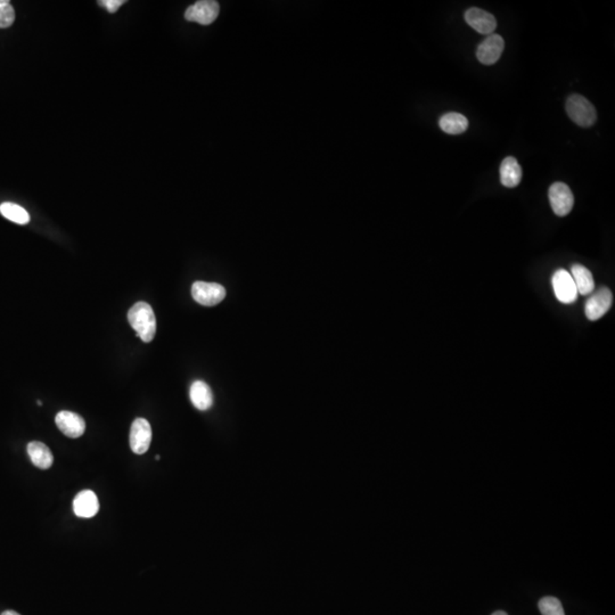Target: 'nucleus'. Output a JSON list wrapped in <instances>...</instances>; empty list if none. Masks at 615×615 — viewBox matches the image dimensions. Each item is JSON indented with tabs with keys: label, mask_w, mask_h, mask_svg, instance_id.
I'll use <instances>...</instances> for the list:
<instances>
[{
	"label": "nucleus",
	"mask_w": 615,
	"mask_h": 615,
	"mask_svg": "<svg viewBox=\"0 0 615 615\" xmlns=\"http://www.w3.org/2000/svg\"><path fill=\"white\" fill-rule=\"evenodd\" d=\"M492 615H509L507 613L504 612V611H497V612H494Z\"/></svg>",
	"instance_id": "5701e85b"
},
{
	"label": "nucleus",
	"mask_w": 615,
	"mask_h": 615,
	"mask_svg": "<svg viewBox=\"0 0 615 615\" xmlns=\"http://www.w3.org/2000/svg\"><path fill=\"white\" fill-rule=\"evenodd\" d=\"M565 107L570 118L580 127H592L597 120V112L594 105L583 96H570Z\"/></svg>",
	"instance_id": "f03ea898"
},
{
	"label": "nucleus",
	"mask_w": 615,
	"mask_h": 615,
	"mask_svg": "<svg viewBox=\"0 0 615 615\" xmlns=\"http://www.w3.org/2000/svg\"><path fill=\"white\" fill-rule=\"evenodd\" d=\"M6 4H9L8 0H0V6L1 5H6Z\"/></svg>",
	"instance_id": "b1692460"
},
{
	"label": "nucleus",
	"mask_w": 615,
	"mask_h": 615,
	"mask_svg": "<svg viewBox=\"0 0 615 615\" xmlns=\"http://www.w3.org/2000/svg\"><path fill=\"white\" fill-rule=\"evenodd\" d=\"M55 422H56L59 431L68 438H80L81 435L86 431L85 420L81 418L80 415L72 413V411H59V414L56 415Z\"/></svg>",
	"instance_id": "9b49d317"
},
{
	"label": "nucleus",
	"mask_w": 615,
	"mask_h": 615,
	"mask_svg": "<svg viewBox=\"0 0 615 615\" xmlns=\"http://www.w3.org/2000/svg\"><path fill=\"white\" fill-rule=\"evenodd\" d=\"M1 615H20L18 613L15 612V611H5V612L1 613Z\"/></svg>",
	"instance_id": "4be33fe9"
},
{
	"label": "nucleus",
	"mask_w": 615,
	"mask_h": 615,
	"mask_svg": "<svg viewBox=\"0 0 615 615\" xmlns=\"http://www.w3.org/2000/svg\"><path fill=\"white\" fill-rule=\"evenodd\" d=\"M505 42L501 36L492 33L483 40L477 47L476 57L485 66H492L503 54Z\"/></svg>",
	"instance_id": "1a4fd4ad"
},
{
	"label": "nucleus",
	"mask_w": 615,
	"mask_h": 615,
	"mask_svg": "<svg viewBox=\"0 0 615 615\" xmlns=\"http://www.w3.org/2000/svg\"><path fill=\"white\" fill-rule=\"evenodd\" d=\"M570 274H571L574 284L577 287L578 294L586 296H590L594 292V277H592V272H589L586 267L581 266V264H574L572 266Z\"/></svg>",
	"instance_id": "dca6fc26"
},
{
	"label": "nucleus",
	"mask_w": 615,
	"mask_h": 615,
	"mask_svg": "<svg viewBox=\"0 0 615 615\" xmlns=\"http://www.w3.org/2000/svg\"><path fill=\"white\" fill-rule=\"evenodd\" d=\"M548 196L552 209L556 216L565 217L571 212L574 205V196L566 183H553L550 186Z\"/></svg>",
	"instance_id": "39448f33"
},
{
	"label": "nucleus",
	"mask_w": 615,
	"mask_h": 615,
	"mask_svg": "<svg viewBox=\"0 0 615 615\" xmlns=\"http://www.w3.org/2000/svg\"><path fill=\"white\" fill-rule=\"evenodd\" d=\"M15 12L11 3L0 6V29L8 28L14 23Z\"/></svg>",
	"instance_id": "aec40b11"
},
{
	"label": "nucleus",
	"mask_w": 615,
	"mask_h": 615,
	"mask_svg": "<svg viewBox=\"0 0 615 615\" xmlns=\"http://www.w3.org/2000/svg\"><path fill=\"white\" fill-rule=\"evenodd\" d=\"M74 514L83 518H90L95 516L99 511V503L95 492L92 490H83L75 496L73 500Z\"/></svg>",
	"instance_id": "f8f14e48"
},
{
	"label": "nucleus",
	"mask_w": 615,
	"mask_h": 615,
	"mask_svg": "<svg viewBox=\"0 0 615 615\" xmlns=\"http://www.w3.org/2000/svg\"><path fill=\"white\" fill-rule=\"evenodd\" d=\"M499 172L500 183L507 188L518 186L522 181V169L515 157H505L500 164Z\"/></svg>",
	"instance_id": "ddd939ff"
},
{
	"label": "nucleus",
	"mask_w": 615,
	"mask_h": 615,
	"mask_svg": "<svg viewBox=\"0 0 615 615\" xmlns=\"http://www.w3.org/2000/svg\"><path fill=\"white\" fill-rule=\"evenodd\" d=\"M539 609L542 615H565L562 603L555 597H544L539 602Z\"/></svg>",
	"instance_id": "6ab92c4d"
},
{
	"label": "nucleus",
	"mask_w": 615,
	"mask_h": 615,
	"mask_svg": "<svg viewBox=\"0 0 615 615\" xmlns=\"http://www.w3.org/2000/svg\"><path fill=\"white\" fill-rule=\"evenodd\" d=\"M193 299L200 305L213 307L226 298V288L217 283L195 281L192 286Z\"/></svg>",
	"instance_id": "7ed1b4c3"
},
{
	"label": "nucleus",
	"mask_w": 615,
	"mask_h": 615,
	"mask_svg": "<svg viewBox=\"0 0 615 615\" xmlns=\"http://www.w3.org/2000/svg\"><path fill=\"white\" fill-rule=\"evenodd\" d=\"M613 303V294L607 287H601L587 300L585 312L589 320L601 319L604 315L611 309Z\"/></svg>",
	"instance_id": "0eeeda50"
},
{
	"label": "nucleus",
	"mask_w": 615,
	"mask_h": 615,
	"mask_svg": "<svg viewBox=\"0 0 615 615\" xmlns=\"http://www.w3.org/2000/svg\"><path fill=\"white\" fill-rule=\"evenodd\" d=\"M152 442L151 424L145 418L133 420L130 429V448L136 455L147 451Z\"/></svg>",
	"instance_id": "6e6552de"
},
{
	"label": "nucleus",
	"mask_w": 615,
	"mask_h": 615,
	"mask_svg": "<svg viewBox=\"0 0 615 615\" xmlns=\"http://www.w3.org/2000/svg\"><path fill=\"white\" fill-rule=\"evenodd\" d=\"M219 4L213 0H201L193 4L185 12L187 21L196 22L202 25H209L216 21L219 15Z\"/></svg>",
	"instance_id": "423d86ee"
},
{
	"label": "nucleus",
	"mask_w": 615,
	"mask_h": 615,
	"mask_svg": "<svg viewBox=\"0 0 615 615\" xmlns=\"http://www.w3.org/2000/svg\"><path fill=\"white\" fill-rule=\"evenodd\" d=\"M190 401L198 410H207L213 405V394L210 386L203 381H195L190 390Z\"/></svg>",
	"instance_id": "4468645a"
},
{
	"label": "nucleus",
	"mask_w": 615,
	"mask_h": 615,
	"mask_svg": "<svg viewBox=\"0 0 615 615\" xmlns=\"http://www.w3.org/2000/svg\"><path fill=\"white\" fill-rule=\"evenodd\" d=\"M28 455L32 464L42 470H47L53 465L54 457L51 449L39 441H33L28 444Z\"/></svg>",
	"instance_id": "2eb2a0df"
},
{
	"label": "nucleus",
	"mask_w": 615,
	"mask_h": 615,
	"mask_svg": "<svg viewBox=\"0 0 615 615\" xmlns=\"http://www.w3.org/2000/svg\"><path fill=\"white\" fill-rule=\"evenodd\" d=\"M128 320L137 336L145 343H150L157 334V319L151 305L146 302H138L128 312Z\"/></svg>",
	"instance_id": "f257e3e1"
},
{
	"label": "nucleus",
	"mask_w": 615,
	"mask_h": 615,
	"mask_svg": "<svg viewBox=\"0 0 615 615\" xmlns=\"http://www.w3.org/2000/svg\"><path fill=\"white\" fill-rule=\"evenodd\" d=\"M554 293L559 302L564 305H571L578 300V291L571 274L568 270L559 269L554 272L553 279Z\"/></svg>",
	"instance_id": "20e7f679"
},
{
	"label": "nucleus",
	"mask_w": 615,
	"mask_h": 615,
	"mask_svg": "<svg viewBox=\"0 0 615 615\" xmlns=\"http://www.w3.org/2000/svg\"><path fill=\"white\" fill-rule=\"evenodd\" d=\"M125 3V0H103V1H98L101 6L106 8L107 12L112 13V14L116 13Z\"/></svg>",
	"instance_id": "412c9836"
},
{
	"label": "nucleus",
	"mask_w": 615,
	"mask_h": 615,
	"mask_svg": "<svg viewBox=\"0 0 615 615\" xmlns=\"http://www.w3.org/2000/svg\"><path fill=\"white\" fill-rule=\"evenodd\" d=\"M465 21L473 28L476 32L490 36L497 28V21L494 18V15L490 13L485 12L483 9L477 8V7H472L468 9L464 14Z\"/></svg>",
	"instance_id": "9d476101"
},
{
	"label": "nucleus",
	"mask_w": 615,
	"mask_h": 615,
	"mask_svg": "<svg viewBox=\"0 0 615 615\" xmlns=\"http://www.w3.org/2000/svg\"><path fill=\"white\" fill-rule=\"evenodd\" d=\"M439 126L441 129L449 135H461L468 130V120L461 113H446L441 116Z\"/></svg>",
	"instance_id": "f3484780"
},
{
	"label": "nucleus",
	"mask_w": 615,
	"mask_h": 615,
	"mask_svg": "<svg viewBox=\"0 0 615 615\" xmlns=\"http://www.w3.org/2000/svg\"><path fill=\"white\" fill-rule=\"evenodd\" d=\"M0 213L3 214L6 219L11 221L18 224V225H27L30 221V216L28 211L24 207L20 205H14V203H3L0 205Z\"/></svg>",
	"instance_id": "a211bd4d"
}]
</instances>
